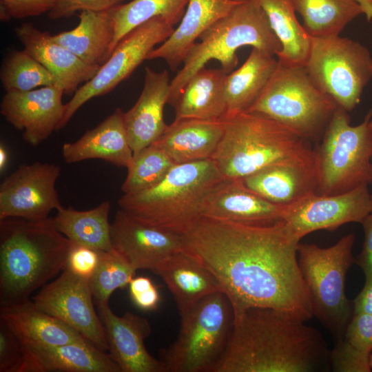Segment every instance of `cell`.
Segmentation results:
<instances>
[{
	"label": "cell",
	"mask_w": 372,
	"mask_h": 372,
	"mask_svg": "<svg viewBox=\"0 0 372 372\" xmlns=\"http://www.w3.org/2000/svg\"><path fill=\"white\" fill-rule=\"evenodd\" d=\"M182 237L183 249L217 279L234 316L256 307L305 322L313 316L298 265L300 240L283 220L251 226L203 216Z\"/></svg>",
	"instance_id": "cell-1"
},
{
	"label": "cell",
	"mask_w": 372,
	"mask_h": 372,
	"mask_svg": "<svg viewBox=\"0 0 372 372\" xmlns=\"http://www.w3.org/2000/svg\"><path fill=\"white\" fill-rule=\"evenodd\" d=\"M330 352L321 333L271 308L234 316L225 350L213 372H313Z\"/></svg>",
	"instance_id": "cell-2"
},
{
	"label": "cell",
	"mask_w": 372,
	"mask_h": 372,
	"mask_svg": "<svg viewBox=\"0 0 372 372\" xmlns=\"http://www.w3.org/2000/svg\"><path fill=\"white\" fill-rule=\"evenodd\" d=\"M74 243L53 218L0 219V304L23 302L63 271Z\"/></svg>",
	"instance_id": "cell-3"
},
{
	"label": "cell",
	"mask_w": 372,
	"mask_h": 372,
	"mask_svg": "<svg viewBox=\"0 0 372 372\" xmlns=\"http://www.w3.org/2000/svg\"><path fill=\"white\" fill-rule=\"evenodd\" d=\"M223 121L211 159L224 179H242L280 163H316L311 142L272 119L244 112Z\"/></svg>",
	"instance_id": "cell-4"
},
{
	"label": "cell",
	"mask_w": 372,
	"mask_h": 372,
	"mask_svg": "<svg viewBox=\"0 0 372 372\" xmlns=\"http://www.w3.org/2000/svg\"><path fill=\"white\" fill-rule=\"evenodd\" d=\"M223 179L212 159L175 164L158 184L123 194L118 205L139 220L182 235L203 216L207 196Z\"/></svg>",
	"instance_id": "cell-5"
},
{
	"label": "cell",
	"mask_w": 372,
	"mask_h": 372,
	"mask_svg": "<svg viewBox=\"0 0 372 372\" xmlns=\"http://www.w3.org/2000/svg\"><path fill=\"white\" fill-rule=\"evenodd\" d=\"M186 55L182 68L171 81L168 103H176L189 79L211 60H217L229 74L236 67L238 48L249 45L272 56L281 44L267 17L256 0H245L206 30Z\"/></svg>",
	"instance_id": "cell-6"
},
{
	"label": "cell",
	"mask_w": 372,
	"mask_h": 372,
	"mask_svg": "<svg viewBox=\"0 0 372 372\" xmlns=\"http://www.w3.org/2000/svg\"><path fill=\"white\" fill-rule=\"evenodd\" d=\"M338 107L316 87L304 65L278 60L272 77L247 112L272 119L311 142L322 136Z\"/></svg>",
	"instance_id": "cell-7"
},
{
	"label": "cell",
	"mask_w": 372,
	"mask_h": 372,
	"mask_svg": "<svg viewBox=\"0 0 372 372\" xmlns=\"http://www.w3.org/2000/svg\"><path fill=\"white\" fill-rule=\"evenodd\" d=\"M372 108L359 125L338 107L315 149L316 194L334 195L372 183Z\"/></svg>",
	"instance_id": "cell-8"
},
{
	"label": "cell",
	"mask_w": 372,
	"mask_h": 372,
	"mask_svg": "<svg viewBox=\"0 0 372 372\" xmlns=\"http://www.w3.org/2000/svg\"><path fill=\"white\" fill-rule=\"evenodd\" d=\"M180 318L176 340L159 351L165 372H213L232 328L229 299L221 291L210 294Z\"/></svg>",
	"instance_id": "cell-9"
},
{
	"label": "cell",
	"mask_w": 372,
	"mask_h": 372,
	"mask_svg": "<svg viewBox=\"0 0 372 372\" xmlns=\"http://www.w3.org/2000/svg\"><path fill=\"white\" fill-rule=\"evenodd\" d=\"M355 236L349 234L328 247L316 244L298 247V260L310 293L313 316L340 340L351 318V304L345 293L347 272L355 263Z\"/></svg>",
	"instance_id": "cell-10"
},
{
	"label": "cell",
	"mask_w": 372,
	"mask_h": 372,
	"mask_svg": "<svg viewBox=\"0 0 372 372\" xmlns=\"http://www.w3.org/2000/svg\"><path fill=\"white\" fill-rule=\"evenodd\" d=\"M316 87L338 106L352 111L372 80V57L361 43L340 35L311 37L304 65Z\"/></svg>",
	"instance_id": "cell-11"
},
{
	"label": "cell",
	"mask_w": 372,
	"mask_h": 372,
	"mask_svg": "<svg viewBox=\"0 0 372 372\" xmlns=\"http://www.w3.org/2000/svg\"><path fill=\"white\" fill-rule=\"evenodd\" d=\"M174 26L164 19L154 17L126 34L117 44L107 61L96 74L79 87L65 104L57 131L63 128L76 111L89 100L104 95L126 79L159 43L174 32Z\"/></svg>",
	"instance_id": "cell-12"
},
{
	"label": "cell",
	"mask_w": 372,
	"mask_h": 372,
	"mask_svg": "<svg viewBox=\"0 0 372 372\" xmlns=\"http://www.w3.org/2000/svg\"><path fill=\"white\" fill-rule=\"evenodd\" d=\"M89 280L68 267L32 298V302L48 314L64 322L97 348L107 351L103 322L96 314Z\"/></svg>",
	"instance_id": "cell-13"
},
{
	"label": "cell",
	"mask_w": 372,
	"mask_h": 372,
	"mask_svg": "<svg viewBox=\"0 0 372 372\" xmlns=\"http://www.w3.org/2000/svg\"><path fill=\"white\" fill-rule=\"evenodd\" d=\"M61 167L36 162L20 165L0 185V219L44 220L62 205L55 188Z\"/></svg>",
	"instance_id": "cell-14"
},
{
	"label": "cell",
	"mask_w": 372,
	"mask_h": 372,
	"mask_svg": "<svg viewBox=\"0 0 372 372\" xmlns=\"http://www.w3.org/2000/svg\"><path fill=\"white\" fill-rule=\"evenodd\" d=\"M371 212V194L368 185H362L338 194H313L287 207L283 221L300 240L316 231H333L347 223H362Z\"/></svg>",
	"instance_id": "cell-15"
},
{
	"label": "cell",
	"mask_w": 372,
	"mask_h": 372,
	"mask_svg": "<svg viewBox=\"0 0 372 372\" xmlns=\"http://www.w3.org/2000/svg\"><path fill=\"white\" fill-rule=\"evenodd\" d=\"M113 248L136 269L154 273L159 265L183 249L182 235L151 225L119 209L111 224Z\"/></svg>",
	"instance_id": "cell-16"
},
{
	"label": "cell",
	"mask_w": 372,
	"mask_h": 372,
	"mask_svg": "<svg viewBox=\"0 0 372 372\" xmlns=\"http://www.w3.org/2000/svg\"><path fill=\"white\" fill-rule=\"evenodd\" d=\"M64 92L55 85L27 92H6L1 102V114L23 131V140L37 145L48 138L63 117Z\"/></svg>",
	"instance_id": "cell-17"
},
{
	"label": "cell",
	"mask_w": 372,
	"mask_h": 372,
	"mask_svg": "<svg viewBox=\"0 0 372 372\" xmlns=\"http://www.w3.org/2000/svg\"><path fill=\"white\" fill-rule=\"evenodd\" d=\"M98 309L110 354L121 372H165L160 360L150 355L144 344L152 332L147 319L130 311L118 316L109 304Z\"/></svg>",
	"instance_id": "cell-18"
},
{
	"label": "cell",
	"mask_w": 372,
	"mask_h": 372,
	"mask_svg": "<svg viewBox=\"0 0 372 372\" xmlns=\"http://www.w3.org/2000/svg\"><path fill=\"white\" fill-rule=\"evenodd\" d=\"M286 209L247 189L240 180L223 179L207 196L203 216L245 225L267 226L282 221Z\"/></svg>",
	"instance_id": "cell-19"
},
{
	"label": "cell",
	"mask_w": 372,
	"mask_h": 372,
	"mask_svg": "<svg viewBox=\"0 0 372 372\" xmlns=\"http://www.w3.org/2000/svg\"><path fill=\"white\" fill-rule=\"evenodd\" d=\"M15 33L24 50L40 62L54 76L56 85L64 94L72 95L80 84L90 81L100 67L90 65L65 47L52 35L31 23H23Z\"/></svg>",
	"instance_id": "cell-20"
},
{
	"label": "cell",
	"mask_w": 372,
	"mask_h": 372,
	"mask_svg": "<svg viewBox=\"0 0 372 372\" xmlns=\"http://www.w3.org/2000/svg\"><path fill=\"white\" fill-rule=\"evenodd\" d=\"M167 70L158 72L145 69L144 85L134 106L124 113V123L134 154L156 142L168 125L164 121V107L170 92Z\"/></svg>",
	"instance_id": "cell-21"
},
{
	"label": "cell",
	"mask_w": 372,
	"mask_h": 372,
	"mask_svg": "<svg viewBox=\"0 0 372 372\" xmlns=\"http://www.w3.org/2000/svg\"><path fill=\"white\" fill-rule=\"evenodd\" d=\"M245 0H189L178 26L147 59H162L176 70L199 37Z\"/></svg>",
	"instance_id": "cell-22"
},
{
	"label": "cell",
	"mask_w": 372,
	"mask_h": 372,
	"mask_svg": "<svg viewBox=\"0 0 372 372\" xmlns=\"http://www.w3.org/2000/svg\"><path fill=\"white\" fill-rule=\"evenodd\" d=\"M0 320L28 348H48L87 340L72 327L45 312L30 300L1 307Z\"/></svg>",
	"instance_id": "cell-23"
},
{
	"label": "cell",
	"mask_w": 372,
	"mask_h": 372,
	"mask_svg": "<svg viewBox=\"0 0 372 372\" xmlns=\"http://www.w3.org/2000/svg\"><path fill=\"white\" fill-rule=\"evenodd\" d=\"M62 155L71 164L88 159H101L127 168L134 153L130 145L124 123V112L119 107L79 139L65 143Z\"/></svg>",
	"instance_id": "cell-24"
},
{
	"label": "cell",
	"mask_w": 372,
	"mask_h": 372,
	"mask_svg": "<svg viewBox=\"0 0 372 372\" xmlns=\"http://www.w3.org/2000/svg\"><path fill=\"white\" fill-rule=\"evenodd\" d=\"M240 180L262 198L286 207L316 194L318 186L316 163L274 165Z\"/></svg>",
	"instance_id": "cell-25"
},
{
	"label": "cell",
	"mask_w": 372,
	"mask_h": 372,
	"mask_svg": "<svg viewBox=\"0 0 372 372\" xmlns=\"http://www.w3.org/2000/svg\"><path fill=\"white\" fill-rule=\"evenodd\" d=\"M121 372L110 353L88 340L28 348L23 372Z\"/></svg>",
	"instance_id": "cell-26"
},
{
	"label": "cell",
	"mask_w": 372,
	"mask_h": 372,
	"mask_svg": "<svg viewBox=\"0 0 372 372\" xmlns=\"http://www.w3.org/2000/svg\"><path fill=\"white\" fill-rule=\"evenodd\" d=\"M156 274L167 285L180 316L187 314L205 297L222 292L212 273L183 249L163 261Z\"/></svg>",
	"instance_id": "cell-27"
},
{
	"label": "cell",
	"mask_w": 372,
	"mask_h": 372,
	"mask_svg": "<svg viewBox=\"0 0 372 372\" xmlns=\"http://www.w3.org/2000/svg\"><path fill=\"white\" fill-rule=\"evenodd\" d=\"M223 132V119L174 120L154 143L180 164L211 159Z\"/></svg>",
	"instance_id": "cell-28"
},
{
	"label": "cell",
	"mask_w": 372,
	"mask_h": 372,
	"mask_svg": "<svg viewBox=\"0 0 372 372\" xmlns=\"http://www.w3.org/2000/svg\"><path fill=\"white\" fill-rule=\"evenodd\" d=\"M220 68H202L187 81L174 106L175 119L220 120L225 117V83Z\"/></svg>",
	"instance_id": "cell-29"
},
{
	"label": "cell",
	"mask_w": 372,
	"mask_h": 372,
	"mask_svg": "<svg viewBox=\"0 0 372 372\" xmlns=\"http://www.w3.org/2000/svg\"><path fill=\"white\" fill-rule=\"evenodd\" d=\"M79 23L72 30L52 35L85 63L101 67L113 52L114 29L110 10L82 11Z\"/></svg>",
	"instance_id": "cell-30"
},
{
	"label": "cell",
	"mask_w": 372,
	"mask_h": 372,
	"mask_svg": "<svg viewBox=\"0 0 372 372\" xmlns=\"http://www.w3.org/2000/svg\"><path fill=\"white\" fill-rule=\"evenodd\" d=\"M273 56L252 48L245 63L236 70L227 74L225 83L227 113L225 118L247 112L260 96L276 70L278 59Z\"/></svg>",
	"instance_id": "cell-31"
},
{
	"label": "cell",
	"mask_w": 372,
	"mask_h": 372,
	"mask_svg": "<svg viewBox=\"0 0 372 372\" xmlns=\"http://www.w3.org/2000/svg\"><path fill=\"white\" fill-rule=\"evenodd\" d=\"M110 207L109 201L86 211L61 207L56 210L54 223L57 230L74 244L96 251H111Z\"/></svg>",
	"instance_id": "cell-32"
},
{
	"label": "cell",
	"mask_w": 372,
	"mask_h": 372,
	"mask_svg": "<svg viewBox=\"0 0 372 372\" xmlns=\"http://www.w3.org/2000/svg\"><path fill=\"white\" fill-rule=\"evenodd\" d=\"M265 11L271 28L281 44L278 60L304 65L311 37L298 21L291 0H256Z\"/></svg>",
	"instance_id": "cell-33"
},
{
	"label": "cell",
	"mask_w": 372,
	"mask_h": 372,
	"mask_svg": "<svg viewBox=\"0 0 372 372\" xmlns=\"http://www.w3.org/2000/svg\"><path fill=\"white\" fill-rule=\"evenodd\" d=\"M311 37L340 35L354 19L363 14L356 0H291Z\"/></svg>",
	"instance_id": "cell-34"
},
{
	"label": "cell",
	"mask_w": 372,
	"mask_h": 372,
	"mask_svg": "<svg viewBox=\"0 0 372 372\" xmlns=\"http://www.w3.org/2000/svg\"><path fill=\"white\" fill-rule=\"evenodd\" d=\"M189 0H132L111 9L114 29L113 51L130 32L146 21L161 17L172 25L180 22Z\"/></svg>",
	"instance_id": "cell-35"
},
{
	"label": "cell",
	"mask_w": 372,
	"mask_h": 372,
	"mask_svg": "<svg viewBox=\"0 0 372 372\" xmlns=\"http://www.w3.org/2000/svg\"><path fill=\"white\" fill-rule=\"evenodd\" d=\"M0 80L6 92L56 85L52 74L24 49L13 50L6 57L1 68Z\"/></svg>",
	"instance_id": "cell-36"
},
{
	"label": "cell",
	"mask_w": 372,
	"mask_h": 372,
	"mask_svg": "<svg viewBox=\"0 0 372 372\" xmlns=\"http://www.w3.org/2000/svg\"><path fill=\"white\" fill-rule=\"evenodd\" d=\"M175 165L165 151L154 143L134 154L121 190L133 194L158 184Z\"/></svg>",
	"instance_id": "cell-37"
},
{
	"label": "cell",
	"mask_w": 372,
	"mask_h": 372,
	"mask_svg": "<svg viewBox=\"0 0 372 372\" xmlns=\"http://www.w3.org/2000/svg\"><path fill=\"white\" fill-rule=\"evenodd\" d=\"M99 251V263L89 282L94 300L101 308L108 305L115 290L129 285L136 270L114 248Z\"/></svg>",
	"instance_id": "cell-38"
},
{
	"label": "cell",
	"mask_w": 372,
	"mask_h": 372,
	"mask_svg": "<svg viewBox=\"0 0 372 372\" xmlns=\"http://www.w3.org/2000/svg\"><path fill=\"white\" fill-rule=\"evenodd\" d=\"M336 344L349 351L370 358L372 353V314L353 313L343 338Z\"/></svg>",
	"instance_id": "cell-39"
},
{
	"label": "cell",
	"mask_w": 372,
	"mask_h": 372,
	"mask_svg": "<svg viewBox=\"0 0 372 372\" xmlns=\"http://www.w3.org/2000/svg\"><path fill=\"white\" fill-rule=\"evenodd\" d=\"M27 347L0 320V372H23Z\"/></svg>",
	"instance_id": "cell-40"
},
{
	"label": "cell",
	"mask_w": 372,
	"mask_h": 372,
	"mask_svg": "<svg viewBox=\"0 0 372 372\" xmlns=\"http://www.w3.org/2000/svg\"><path fill=\"white\" fill-rule=\"evenodd\" d=\"M125 0H55L54 7L48 12L52 20L68 18L77 12H105L123 3Z\"/></svg>",
	"instance_id": "cell-41"
},
{
	"label": "cell",
	"mask_w": 372,
	"mask_h": 372,
	"mask_svg": "<svg viewBox=\"0 0 372 372\" xmlns=\"http://www.w3.org/2000/svg\"><path fill=\"white\" fill-rule=\"evenodd\" d=\"M55 0H0L1 21L23 19L49 12Z\"/></svg>",
	"instance_id": "cell-42"
},
{
	"label": "cell",
	"mask_w": 372,
	"mask_h": 372,
	"mask_svg": "<svg viewBox=\"0 0 372 372\" xmlns=\"http://www.w3.org/2000/svg\"><path fill=\"white\" fill-rule=\"evenodd\" d=\"M128 286L131 300L137 307L144 311H152L158 307L160 293L158 287L149 278H133Z\"/></svg>",
	"instance_id": "cell-43"
},
{
	"label": "cell",
	"mask_w": 372,
	"mask_h": 372,
	"mask_svg": "<svg viewBox=\"0 0 372 372\" xmlns=\"http://www.w3.org/2000/svg\"><path fill=\"white\" fill-rule=\"evenodd\" d=\"M99 260V251L74 243L68 255L66 267L75 274L90 280Z\"/></svg>",
	"instance_id": "cell-44"
},
{
	"label": "cell",
	"mask_w": 372,
	"mask_h": 372,
	"mask_svg": "<svg viewBox=\"0 0 372 372\" xmlns=\"http://www.w3.org/2000/svg\"><path fill=\"white\" fill-rule=\"evenodd\" d=\"M364 231V242L355 263L362 270L365 282L372 281V212L361 223Z\"/></svg>",
	"instance_id": "cell-45"
},
{
	"label": "cell",
	"mask_w": 372,
	"mask_h": 372,
	"mask_svg": "<svg viewBox=\"0 0 372 372\" xmlns=\"http://www.w3.org/2000/svg\"><path fill=\"white\" fill-rule=\"evenodd\" d=\"M353 313L372 314V281L365 282L359 294L353 300Z\"/></svg>",
	"instance_id": "cell-46"
},
{
	"label": "cell",
	"mask_w": 372,
	"mask_h": 372,
	"mask_svg": "<svg viewBox=\"0 0 372 372\" xmlns=\"http://www.w3.org/2000/svg\"><path fill=\"white\" fill-rule=\"evenodd\" d=\"M368 21L372 19V0H356Z\"/></svg>",
	"instance_id": "cell-47"
},
{
	"label": "cell",
	"mask_w": 372,
	"mask_h": 372,
	"mask_svg": "<svg viewBox=\"0 0 372 372\" xmlns=\"http://www.w3.org/2000/svg\"><path fill=\"white\" fill-rule=\"evenodd\" d=\"M8 153L6 150L3 145H1L0 147V171L2 172L4 170L8 161Z\"/></svg>",
	"instance_id": "cell-48"
},
{
	"label": "cell",
	"mask_w": 372,
	"mask_h": 372,
	"mask_svg": "<svg viewBox=\"0 0 372 372\" xmlns=\"http://www.w3.org/2000/svg\"><path fill=\"white\" fill-rule=\"evenodd\" d=\"M369 364H370L371 369L372 371V353L370 355Z\"/></svg>",
	"instance_id": "cell-49"
},
{
	"label": "cell",
	"mask_w": 372,
	"mask_h": 372,
	"mask_svg": "<svg viewBox=\"0 0 372 372\" xmlns=\"http://www.w3.org/2000/svg\"><path fill=\"white\" fill-rule=\"evenodd\" d=\"M369 126L372 128V117L371 118L369 121Z\"/></svg>",
	"instance_id": "cell-50"
},
{
	"label": "cell",
	"mask_w": 372,
	"mask_h": 372,
	"mask_svg": "<svg viewBox=\"0 0 372 372\" xmlns=\"http://www.w3.org/2000/svg\"><path fill=\"white\" fill-rule=\"evenodd\" d=\"M371 161H372V158H371ZM371 200H372V194H371Z\"/></svg>",
	"instance_id": "cell-51"
}]
</instances>
